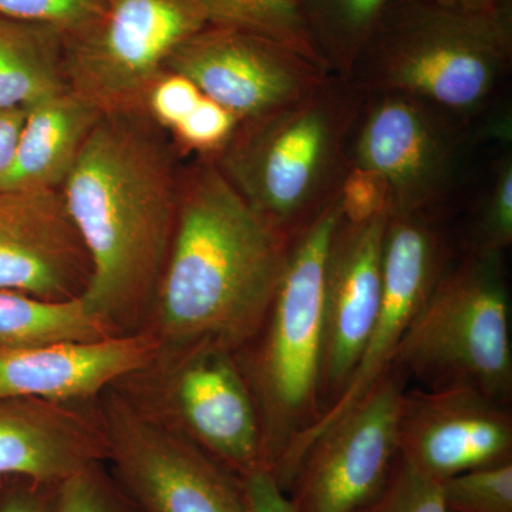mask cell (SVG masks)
<instances>
[{
	"instance_id": "obj_35",
	"label": "cell",
	"mask_w": 512,
	"mask_h": 512,
	"mask_svg": "<svg viewBox=\"0 0 512 512\" xmlns=\"http://www.w3.org/2000/svg\"><path fill=\"white\" fill-rule=\"evenodd\" d=\"M444 8L461 10V12H493L511 5V0H426Z\"/></svg>"
},
{
	"instance_id": "obj_18",
	"label": "cell",
	"mask_w": 512,
	"mask_h": 512,
	"mask_svg": "<svg viewBox=\"0 0 512 512\" xmlns=\"http://www.w3.org/2000/svg\"><path fill=\"white\" fill-rule=\"evenodd\" d=\"M107 456L109 448L97 400H0V476L60 483L92 464L107 463Z\"/></svg>"
},
{
	"instance_id": "obj_30",
	"label": "cell",
	"mask_w": 512,
	"mask_h": 512,
	"mask_svg": "<svg viewBox=\"0 0 512 512\" xmlns=\"http://www.w3.org/2000/svg\"><path fill=\"white\" fill-rule=\"evenodd\" d=\"M342 217L359 224L389 212V187L386 180L362 165H350L339 192Z\"/></svg>"
},
{
	"instance_id": "obj_19",
	"label": "cell",
	"mask_w": 512,
	"mask_h": 512,
	"mask_svg": "<svg viewBox=\"0 0 512 512\" xmlns=\"http://www.w3.org/2000/svg\"><path fill=\"white\" fill-rule=\"evenodd\" d=\"M103 116L69 89L28 107L15 160L0 191L60 190Z\"/></svg>"
},
{
	"instance_id": "obj_32",
	"label": "cell",
	"mask_w": 512,
	"mask_h": 512,
	"mask_svg": "<svg viewBox=\"0 0 512 512\" xmlns=\"http://www.w3.org/2000/svg\"><path fill=\"white\" fill-rule=\"evenodd\" d=\"M60 483L0 476V512H56Z\"/></svg>"
},
{
	"instance_id": "obj_21",
	"label": "cell",
	"mask_w": 512,
	"mask_h": 512,
	"mask_svg": "<svg viewBox=\"0 0 512 512\" xmlns=\"http://www.w3.org/2000/svg\"><path fill=\"white\" fill-rule=\"evenodd\" d=\"M82 298L52 302L0 289V346L36 348L66 342H96L113 338Z\"/></svg>"
},
{
	"instance_id": "obj_12",
	"label": "cell",
	"mask_w": 512,
	"mask_h": 512,
	"mask_svg": "<svg viewBox=\"0 0 512 512\" xmlns=\"http://www.w3.org/2000/svg\"><path fill=\"white\" fill-rule=\"evenodd\" d=\"M433 215H389L384 234L382 303L375 325L345 392L299 444L291 481L312 441L353 409L390 370L407 329L451 264L448 239Z\"/></svg>"
},
{
	"instance_id": "obj_11",
	"label": "cell",
	"mask_w": 512,
	"mask_h": 512,
	"mask_svg": "<svg viewBox=\"0 0 512 512\" xmlns=\"http://www.w3.org/2000/svg\"><path fill=\"white\" fill-rule=\"evenodd\" d=\"M407 383L390 367L312 441L286 491L293 512H355L382 491L399 457L397 419Z\"/></svg>"
},
{
	"instance_id": "obj_28",
	"label": "cell",
	"mask_w": 512,
	"mask_h": 512,
	"mask_svg": "<svg viewBox=\"0 0 512 512\" xmlns=\"http://www.w3.org/2000/svg\"><path fill=\"white\" fill-rule=\"evenodd\" d=\"M106 0H0V16L35 23L67 37L92 25Z\"/></svg>"
},
{
	"instance_id": "obj_7",
	"label": "cell",
	"mask_w": 512,
	"mask_h": 512,
	"mask_svg": "<svg viewBox=\"0 0 512 512\" xmlns=\"http://www.w3.org/2000/svg\"><path fill=\"white\" fill-rule=\"evenodd\" d=\"M113 387L238 477L266 470L261 420L234 353L201 348L154 357Z\"/></svg>"
},
{
	"instance_id": "obj_10",
	"label": "cell",
	"mask_w": 512,
	"mask_h": 512,
	"mask_svg": "<svg viewBox=\"0 0 512 512\" xmlns=\"http://www.w3.org/2000/svg\"><path fill=\"white\" fill-rule=\"evenodd\" d=\"M372 96L352 136L350 165L386 180L389 215L436 214L453 185L466 123L404 94Z\"/></svg>"
},
{
	"instance_id": "obj_29",
	"label": "cell",
	"mask_w": 512,
	"mask_h": 512,
	"mask_svg": "<svg viewBox=\"0 0 512 512\" xmlns=\"http://www.w3.org/2000/svg\"><path fill=\"white\" fill-rule=\"evenodd\" d=\"M238 126L234 114L202 94L195 109L171 131L185 150L214 158L227 147Z\"/></svg>"
},
{
	"instance_id": "obj_16",
	"label": "cell",
	"mask_w": 512,
	"mask_h": 512,
	"mask_svg": "<svg viewBox=\"0 0 512 512\" xmlns=\"http://www.w3.org/2000/svg\"><path fill=\"white\" fill-rule=\"evenodd\" d=\"M92 262L60 190L0 191V289L43 301L83 298Z\"/></svg>"
},
{
	"instance_id": "obj_17",
	"label": "cell",
	"mask_w": 512,
	"mask_h": 512,
	"mask_svg": "<svg viewBox=\"0 0 512 512\" xmlns=\"http://www.w3.org/2000/svg\"><path fill=\"white\" fill-rule=\"evenodd\" d=\"M157 352V340L148 332L36 348L0 346V400L96 402L121 377L150 365Z\"/></svg>"
},
{
	"instance_id": "obj_4",
	"label": "cell",
	"mask_w": 512,
	"mask_h": 512,
	"mask_svg": "<svg viewBox=\"0 0 512 512\" xmlns=\"http://www.w3.org/2000/svg\"><path fill=\"white\" fill-rule=\"evenodd\" d=\"M365 96L352 80L329 74L291 106L239 124L211 160L262 218L293 239L338 198Z\"/></svg>"
},
{
	"instance_id": "obj_20",
	"label": "cell",
	"mask_w": 512,
	"mask_h": 512,
	"mask_svg": "<svg viewBox=\"0 0 512 512\" xmlns=\"http://www.w3.org/2000/svg\"><path fill=\"white\" fill-rule=\"evenodd\" d=\"M56 30L0 16V109H28L69 89Z\"/></svg>"
},
{
	"instance_id": "obj_13",
	"label": "cell",
	"mask_w": 512,
	"mask_h": 512,
	"mask_svg": "<svg viewBox=\"0 0 512 512\" xmlns=\"http://www.w3.org/2000/svg\"><path fill=\"white\" fill-rule=\"evenodd\" d=\"M167 70L187 77L239 124L291 106L332 74L265 37L214 25L178 47Z\"/></svg>"
},
{
	"instance_id": "obj_1",
	"label": "cell",
	"mask_w": 512,
	"mask_h": 512,
	"mask_svg": "<svg viewBox=\"0 0 512 512\" xmlns=\"http://www.w3.org/2000/svg\"><path fill=\"white\" fill-rule=\"evenodd\" d=\"M180 185L173 158L140 114H104L62 184L92 262L82 301L116 336L144 332L175 224Z\"/></svg>"
},
{
	"instance_id": "obj_9",
	"label": "cell",
	"mask_w": 512,
	"mask_h": 512,
	"mask_svg": "<svg viewBox=\"0 0 512 512\" xmlns=\"http://www.w3.org/2000/svg\"><path fill=\"white\" fill-rule=\"evenodd\" d=\"M107 464L140 512H251L242 478L134 406L113 386L97 399Z\"/></svg>"
},
{
	"instance_id": "obj_33",
	"label": "cell",
	"mask_w": 512,
	"mask_h": 512,
	"mask_svg": "<svg viewBox=\"0 0 512 512\" xmlns=\"http://www.w3.org/2000/svg\"><path fill=\"white\" fill-rule=\"evenodd\" d=\"M251 512H293L288 495L266 470L242 478Z\"/></svg>"
},
{
	"instance_id": "obj_6",
	"label": "cell",
	"mask_w": 512,
	"mask_h": 512,
	"mask_svg": "<svg viewBox=\"0 0 512 512\" xmlns=\"http://www.w3.org/2000/svg\"><path fill=\"white\" fill-rule=\"evenodd\" d=\"M423 389L477 390L512 403L510 293L504 254L464 252L448 265L394 355Z\"/></svg>"
},
{
	"instance_id": "obj_8",
	"label": "cell",
	"mask_w": 512,
	"mask_h": 512,
	"mask_svg": "<svg viewBox=\"0 0 512 512\" xmlns=\"http://www.w3.org/2000/svg\"><path fill=\"white\" fill-rule=\"evenodd\" d=\"M208 25L198 0H106L64 40L67 87L103 114H140L171 55Z\"/></svg>"
},
{
	"instance_id": "obj_15",
	"label": "cell",
	"mask_w": 512,
	"mask_h": 512,
	"mask_svg": "<svg viewBox=\"0 0 512 512\" xmlns=\"http://www.w3.org/2000/svg\"><path fill=\"white\" fill-rule=\"evenodd\" d=\"M387 221L389 212L359 224L342 220L330 244L323 289L322 416L348 387L375 325Z\"/></svg>"
},
{
	"instance_id": "obj_23",
	"label": "cell",
	"mask_w": 512,
	"mask_h": 512,
	"mask_svg": "<svg viewBox=\"0 0 512 512\" xmlns=\"http://www.w3.org/2000/svg\"><path fill=\"white\" fill-rule=\"evenodd\" d=\"M208 25L265 37L329 72L313 42L299 0H198ZM330 73V72H329Z\"/></svg>"
},
{
	"instance_id": "obj_5",
	"label": "cell",
	"mask_w": 512,
	"mask_h": 512,
	"mask_svg": "<svg viewBox=\"0 0 512 512\" xmlns=\"http://www.w3.org/2000/svg\"><path fill=\"white\" fill-rule=\"evenodd\" d=\"M511 56V5L461 12L394 0L349 80L363 93L404 94L467 123L494 96Z\"/></svg>"
},
{
	"instance_id": "obj_3",
	"label": "cell",
	"mask_w": 512,
	"mask_h": 512,
	"mask_svg": "<svg viewBox=\"0 0 512 512\" xmlns=\"http://www.w3.org/2000/svg\"><path fill=\"white\" fill-rule=\"evenodd\" d=\"M342 220L338 195L293 238L264 325L235 353L261 420L266 471L284 493L296 450L322 417L323 289L330 244Z\"/></svg>"
},
{
	"instance_id": "obj_2",
	"label": "cell",
	"mask_w": 512,
	"mask_h": 512,
	"mask_svg": "<svg viewBox=\"0 0 512 512\" xmlns=\"http://www.w3.org/2000/svg\"><path fill=\"white\" fill-rule=\"evenodd\" d=\"M292 241L211 158L192 168L180 185L173 242L144 330L157 340L156 357L244 348L264 325Z\"/></svg>"
},
{
	"instance_id": "obj_22",
	"label": "cell",
	"mask_w": 512,
	"mask_h": 512,
	"mask_svg": "<svg viewBox=\"0 0 512 512\" xmlns=\"http://www.w3.org/2000/svg\"><path fill=\"white\" fill-rule=\"evenodd\" d=\"M394 0H299L329 72L350 79L357 60Z\"/></svg>"
},
{
	"instance_id": "obj_34",
	"label": "cell",
	"mask_w": 512,
	"mask_h": 512,
	"mask_svg": "<svg viewBox=\"0 0 512 512\" xmlns=\"http://www.w3.org/2000/svg\"><path fill=\"white\" fill-rule=\"evenodd\" d=\"M25 117V109H0V185L15 160Z\"/></svg>"
},
{
	"instance_id": "obj_26",
	"label": "cell",
	"mask_w": 512,
	"mask_h": 512,
	"mask_svg": "<svg viewBox=\"0 0 512 512\" xmlns=\"http://www.w3.org/2000/svg\"><path fill=\"white\" fill-rule=\"evenodd\" d=\"M56 512H140L107 463L83 468L59 485Z\"/></svg>"
},
{
	"instance_id": "obj_25",
	"label": "cell",
	"mask_w": 512,
	"mask_h": 512,
	"mask_svg": "<svg viewBox=\"0 0 512 512\" xmlns=\"http://www.w3.org/2000/svg\"><path fill=\"white\" fill-rule=\"evenodd\" d=\"M512 242V156L504 154L495 165L490 190L467 239L466 252L504 254Z\"/></svg>"
},
{
	"instance_id": "obj_31",
	"label": "cell",
	"mask_w": 512,
	"mask_h": 512,
	"mask_svg": "<svg viewBox=\"0 0 512 512\" xmlns=\"http://www.w3.org/2000/svg\"><path fill=\"white\" fill-rule=\"evenodd\" d=\"M201 97L202 93L191 80L165 70L151 84L144 100V111L160 126L174 130L200 103Z\"/></svg>"
},
{
	"instance_id": "obj_14",
	"label": "cell",
	"mask_w": 512,
	"mask_h": 512,
	"mask_svg": "<svg viewBox=\"0 0 512 512\" xmlns=\"http://www.w3.org/2000/svg\"><path fill=\"white\" fill-rule=\"evenodd\" d=\"M397 440L400 458L443 483L512 463V409L477 390L413 387L400 402Z\"/></svg>"
},
{
	"instance_id": "obj_27",
	"label": "cell",
	"mask_w": 512,
	"mask_h": 512,
	"mask_svg": "<svg viewBox=\"0 0 512 512\" xmlns=\"http://www.w3.org/2000/svg\"><path fill=\"white\" fill-rule=\"evenodd\" d=\"M355 512H447L441 485L397 457L379 494Z\"/></svg>"
},
{
	"instance_id": "obj_24",
	"label": "cell",
	"mask_w": 512,
	"mask_h": 512,
	"mask_svg": "<svg viewBox=\"0 0 512 512\" xmlns=\"http://www.w3.org/2000/svg\"><path fill=\"white\" fill-rule=\"evenodd\" d=\"M440 485L447 512H512V463L467 471Z\"/></svg>"
}]
</instances>
